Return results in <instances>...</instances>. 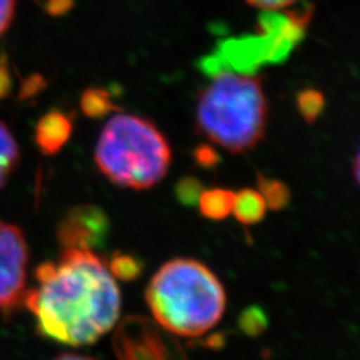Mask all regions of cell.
<instances>
[{
    "label": "cell",
    "instance_id": "obj_1",
    "mask_svg": "<svg viewBox=\"0 0 360 360\" xmlns=\"http://www.w3.org/2000/svg\"><path fill=\"white\" fill-rule=\"evenodd\" d=\"M25 305L37 332L65 345H90L119 321L122 295L107 264L90 250H62L59 260L35 270Z\"/></svg>",
    "mask_w": 360,
    "mask_h": 360
},
{
    "label": "cell",
    "instance_id": "obj_2",
    "mask_svg": "<svg viewBox=\"0 0 360 360\" xmlns=\"http://www.w3.org/2000/svg\"><path fill=\"white\" fill-rule=\"evenodd\" d=\"M155 321L176 336L198 338L222 319L227 295L219 278L195 258H173L146 288Z\"/></svg>",
    "mask_w": 360,
    "mask_h": 360
},
{
    "label": "cell",
    "instance_id": "obj_3",
    "mask_svg": "<svg viewBox=\"0 0 360 360\" xmlns=\"http://www.w3.org/2000/svg\"><path fill=\"white\" fill-rule=\"evenodd\" d=\"M210 77L197 99V131L230 153L252 150L267 127L269 108L260 80L230 71Z\"/></svg>",
    "mask_w": 360,
    "mask_h": 360
},
{
    "label": "cell",
    "instance_id": "obj_4",
    "mask_svg": "<svg viewBox=\"0 0 360 360\" xmlns=\"http://www.w3.org/2000/svg\"><path fill=\"white\" fill-rule=\"evenodd\" d=\"M172 148L153 122L135 115L112 116L99 134L95 162L111 184L150 189L167 176Z\"/></svg>",
    "mask_w": 360,
    "mask_h": 360
},
{
    "label": "cell",
    "instance_id": "obj_5",
    "mask_svg": "<svg viewBox=\"0 0 360 360\" xmlns=\"http://www.w3.org/2000/svg\"><path fill=\"white\" fill-rule=\"evenodd\" d=\"M117 360H188L173 333L141 315L123 319L112 336Z\"/></svg>",
    "mask_w": 360,
    "mask_h": 360
},
{
    "label": "cell",
    "instance_id": "obj_6",
    "mask_svg": "<svg viewBox=\"0 0 360 360\" xmlns=\"http://www.w3.org/2000/svg\"><path fill=\"white\" fill-rule=\"evenodd\" d=\"M29 246L15 224L0 221V311L9 314L22 307L27 291Z\"/></svg>",
    "mask_w": 360,
    "mask_h": 360
},
{
    "label": "cell",
    "instance_id": "obj_7",
    "mask_svg": "<svg viewBox=\"0 0 360 360\" xmlns=\"http://www.w3.org/2000/svg\"><path fill=\"white\" fill-rule=\"evenodd\" d=\"M110 219L94 205H80L68 210L59 222L58 242L62 250H96L108 239Z\"/></svg>",
    "mask_w": 360,
    "mask_h": 360
},
{
    "label": "cell",
    "instance_id": "obj_8",
    "mask_svg": "<svg viewBox=\"0 0 360 360\" xmlns=\"http://www.w3.org/2000/svg\"><path fill=\"white\" fill-rule=\"evenodd\" d=\"M74 129L72 116L60 110H53L45 112L38 120L35 129V141L39 150L53 156L58 155L63 146L71 139Z\"/></svg>",
    "mask_w": 360,
    "mask_h": 360
},
{
    "label": "cell",
    "instance_id": "obj_9",
    "mask_svg": "<svg viewBox=\"0 0 360 360\" xmlns=\"http://www.w3.org/2000/svg\"><path fill=\"white\" fill-rule=\"evenodd\" d=\"M198 209L205 218L210 221H222L233 212L234 193L227 188L202 189L198 197Z\"/></svg>",
    "mask_w": 360,
    "mask_h": 360
},
{
    "label": "cell",
    "instance_id": "obj_10",
    "mask_svg": "<svg viewBox=\"0 0 360 360\" xmlns=\"http://www.w3.org/2000/svg\"><path fill=\"white\" fill-rule=\"evenodd\" d=\"M267 205L258 189L243 188L234 194V218L245 225H254L264 219Z\"/></svg>",
    "mask_w": 360,
    "mask_h": 360
},
{
    "label": "cell",
    "instance_id": "obj_11",
    "mask_svg": "<svg viewBox=\"0 0 360 360\" xmlns=\"http://www.w3.org/2000/svg\"><path fill=\"white\" fill-rule=\"evenodd\" d=\"M20 161V148L5 122L0 120V189L8 182L13 173L17 170Z\"/></svg>",
    "mask_w": 360,
    "mask_h": 360
},
{
    "label": "cell",
    "instance_id": "obj_12",
    "mask_svg": "<svg viewBox=\"0 0 360 360\" xmlns=\"http://www.w3.org/2000/svg\"><path fill=\"white\" fill-rule=\"evenodd\" d=\"M257 186L258 193H260L266 201L267 209L281 210L288 206L291 194L288 186L278 179H270L263 174L257 176Z\"/></svg>",
    "mask_w": 360,
    "mask_h": 360
},
{
    "label": "cell",
    "instance_id": "obj_13",
    "mask_svg": "<svg viewBox=\"0 0 360 360\" xmlns=\"http://www.w3.org/2000/svg\"><path fill=\"white\" fill-rule=\"evenodd\" d=\"M107 267L115 278L122 281H134L137 279L144 269V263L139 257L127 252H115L111 255Z\"/></svg>",
    "mask_w": 360,
    "mask_h": 360
},
{
    "label": "cell",
    "instance_id": "obj_14",
    "mask_svg": "<svg viewBox=\"0 0 360 360\" xmlns=\"http://www.w3.org/2000/svg\"><path fill=\"white\" fill-rule=\"evenodd\" d=\"M82 108L89 117H103L116 107L111 104L110 95L105 90L89 89L82 98Z\"/></svg>",
    "mask_w": 360,
    "mask_h": 360
},
{
    "label": "cell",
    "instance_id": "obj_15",
    "mask_svg": "<svg viewBox=\"0 0 360 360\" xmlns=\"http://www.w3.org/2000/svg\"><path fill=\"white\" fill-rule=\"evenodd\" d=\"M297 107L302 117L308 123H312L323 111V107H324L323 95L315 92V90H305V92H302L297 98Z\"/></svg>",
    "mask_w": 360,
    "mask_h": 360
},
{
    "label": "cell",
    "instance_id": "obj_16",
    "mask_svg": "<svg viewBox=\"0 0 360 360\" xmlns=\"http://www.w3.org/2000/svg\"><path fill=\"white\" fill-rule=\"evenodd\" d=\"M205 189L201 185V182L195 177H182L176 185V195L177 200L182 202L185 206H194L197 205L198 197L201 194V191Z\"/></svg>",
    "mask_w": 360,
    "mask_h": 360
},
{
    "label": "cell",
    "instance_id": "obj_17",
    "mask_svg": "<svg viewBox=\"0 0 360 360\" xmlns=\"http://www.w3.org/2000/svg\"><path fill=\"white\" fill-rule=\"evenodd\" d=\"M240 328L248 335H258L266 328V317L262 309L250 308L246 309L240 319Z\"/></svg>",
    "mask_w": 360,
    "mask_h": 360
},
{
    "label": "cell",
    "instance_id": "obj_18",
    "mask_svg": "<svg viewBox=\"0 0 360 360\" xmlns=\"http://www.w3.org/2000/svg\"><path fill=\"white\" fill-rule=\"evenodd\" d=\"M194 160L200 167L209 170V168H213L219 164V155L217 153L215 148H212L209 144H202L194 150Z\"/></svg>",
    "mask_w": 360,
    "mask_h": 360
},
{
    "label": "cell",
    "instance_id": "obj_19",
    "mask_svg": "<svg viewBox=\"0 0 360 360\" xmlns=\"http://www.w3.org/2000/svg\"><path fill=\"white\" fill-rule=\"evenodd\" d=\"M17 0H0V37L9 29L15 15Z\"/></svg>",
    "mask_w": 360,
    "mask_h": 360
},
{
    "label": "cell",
    "instance_id": "obj_20",
    "mask_svg": "<svg viewBox=\"0 0 360 360\" xmlns=\"http://www.w3.org/2000/svg\"><path fill=\"white\" fill-rule=\"evenodd\" d=\"M246 2L264 11H278L292 5L296 0H246Z\"/></svg>",
    "mask_w": 360,
    "mask_h": 360
},
{
    "label": "cell",
    "instance_id": "obj_21",
    "mask_svg": "<svg viewBox=\"0 0 360 360\" xmlns=\"http://www.w3.org/2000/svg\"><path fill=\"white\" fill-rule=\"evenodd\" d=\"M11 89V78L5 62H0V99L5 98Z\"/></svg>",
    "mask_w": 360,
    "mask_h": 360
},
{
    "label": "cell",
    "instance_id": "obj_22",
    "mask_svg": "<svg viewBox=\"0 0 360 360\" xmlns=\"http://www.w3.org/2000/svg\"><path fill=\"white\" fill-rule=\"evenodd\" d=\"M53 360H95L90 356H83V354H77V353H63L58 357H54Z\"/></svg>",
    "mask_w": 360,
    "mask_h": 360
},
{
    "label": "cell",
    "instance_id": "obj_23",
    "mask_svg": "<svg viewBox=\"0 0 360 360\" xmlns=\"http://www.w3.org/2000/svg\"><path fill=\"white\" fill-rule=\"evenodd\" d=\"M353 174H354V179L357 185L360 186V149L354 158V162H353Z\"/></svg>",
    "mask_w": 360,
    "mask_h": 360
}]
</instances>
